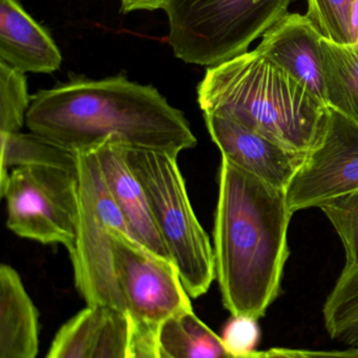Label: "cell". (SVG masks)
I'll use <instances>...</instances> for the list:
<instances>
[{
	"instance_id": "ba28073f",
	"label": "cell",
	"mask_w": 358,
	"mask_h": 358,
	"mask_svg": "<svg viewBox=\"0 0 358 358\" xmlns=\"http://www.w3.org/2000/svg\"><path fill=\"white\" fill-rule=\"evenodd\" d=\"M113 265L126 315L160 327L179 313L191 310L176 265L151 252L125 231L111 233Z\"/></svg>"
},
{
	"instance_id": "cb8c5ba5",
	"label": "cell",
	"mask_w": 358,
	"mask_h": 358,
	"mask_svg": "<svg viewBox=\"0 0 358 358\" xmlns=\"http://www.w3.org/2000/svg\"><path fill=\"white\" fill-rule=\"evenodd\" d=\"M260 336L258 320L231 315L223 329L221 338L229 355L239 357L256 351Z\"/></svg>"
},
{
	"instance_id": "8992f818",
	"label": "cell",
	"mask_w": 358,
	"mask_h": 358,
	"mask_svg": "<svg viewBox=\"0 0 358 358\" xmlns=\"http://www.w3.org/2000/svg\"><path fill=\"white\" fill-rule=\"evenodd\" d=\"M75 153L79 222L75 246L69 252L75 286L86 306L126 315L116 277L111 233L130 231L103 180L96 149Z\"/></svg>"
},
{
	"instance_id": "d6986e66",
	"label": "cell",
	"mask_w": 358,
	"mask_h": 358,
	"mask_svg": "<svg viewBox=\"0 0 358 358\" xmlns=\"http://www.w3.org/2000/svg\"><path fill=\"white\" fill-rule=\"evenodd\" d=\"M104 310L86 306L57 332L46 358H88Z\"/></svg>"
},
{
	"instance_id": "f546056e",
	"label": "cell",
	"mask_w": 358,
	"mask_h": 358,
	"mask_svg": "<svg viewBox=\"0 0 358 358\" xmlns=\"http://www.w3.org/2000/svg\"><path fill=\"white\" fill-rule=\"evenodd\" d=\"M161 350V349H160ZM161 358H170L168 357L167 355H165V353L163 352V351L161 350Z\"/></svg>"
},
{
	"instance_id": "52a82bcc",
	"label": "cell",
	"mask_w": 358,
	"mask_h": 358,
	"mask_svg": "<svg viewBox=\"0 0 358 358\" xmlns=\"http://www.w3.org/2000/svg\"><path fill=\"white\" fill-rule=\"evenodd\" d=\"M0 196L6 202V227L15 235L73 250L79 222L77 169L13 168Z\"/></svg>"
},
{
	"instance_id": "9c48e42d",
	"label": "cell",
	"mask_w": 358,
	"mask_h": 358,
	"mask_svg": "<svg viewBox=\"0 0 358 358\" xmlns=\"http://www.w3.org/2000/svg\"><path fill=\"white\" fill-rule=\"evenodd\" d=\"M357 189L358 126L331 110L323 144L307 155L286 189L288 206L292 213L321 208L329 200Z\"/></svg>"
},
{
	"instance_id": "3957f363",
	"label": "cell",
	"mask_w": 358,
	"mask_h": 358,
	"mask_svg": "<svg viewBox=\"0 0 358 358\" xmlns=\"http://www.w3.org/2000/svg\"><path fill=\"white\" fill-rule=\"evenodd\" d=\"M197 94L203 115L228 117L302 155L319 148L329 127V107L256 50L207 67Z\"/></svg>"
},
{
	"instance_id": "4fadbf2b",
	"label": "cell",
	"mask_w": 358,
	"mask_h": 358,
	"mask_svg": "<svg viewBox=\"0 0 358 358\" xmlns=\"http://www.w3.org/2000/svg\"><path fill=\"white\" fill-rule=\"evenodd\" d=\"M0 63L22 73H52L62 55L52 36L18 0H0Z\"/></svg>"
},
{
	"instance_id": "d4e9b609",
	"label": "cell",
	"mask_w": 358,
	"mask_h": 358,
	"mask_svg": "<svg viewBox=\"0 0 358 358\" xmlns=\"http://www.w3.org/2000/svg\"><path fill=\"white\" fill-rule=\"evenodd\" d=\"M130 319V340L125 358H161L159 327Z\"/></svg>"
},
{
	"instance_id": "5b68a950",
	"label": "cell",
	"mask_w": 358,
	"mask_h": 358,
	"mask_svg": "<svg viewBox=\"0 0 358 358\" xmlns=\"http://www.w3.org/2000/svg\"><path fill=\"white\" fill-rule=\"evenodd\" d=\"M291 0H168V43L177 58L212 67L248 52L288 14Z\"/></svg>"
},
{
	"instance_id": "8fae6325",
	"label": "cell",
	"mask_w": 358,
	"mask_h": 358,
	"mask_svg": "<svg viewBox=\"0 0 358 358\" xmlns=\"http://www.w3.org/2000/svg\"><path fill=\"white\" fill-rule=\"evenodd\" d=\"M323 37L307 15L288 13L263 35L256 50L326 104L321 48Z\"/></svg>"
},
{
	"instance_id": "ac0fdd59",
	"label": "cell",
	"mask_w": 358,
	"mask_h": 358,
	"mask_svg": "<svg viewBox=\"0 0 358 358\" xmlns=\"http://www.w3.org/2000/svg\"><path fill=\"white\" fill-rule=\"evenodd\" d=\"M330 338L358 348V265L343 269L323 306Z\"/></svg>"
},
{
	"instance_id": "7a4b0ae2",
	"label": "cell",
	"mask_w": 358,
	"mask_h": 358,
	"mask_svg": "<svg viewBox=\"0 0 358 358\" xmlns=\"http://www.w3.org/2000/svg\"><path fill=\"white\" fill-rule=\"evenodd\" d=\"M292 215L286 191L222 157L214 252L223 305L233 317L259 321L279 298Z\"/></svg>"
},
{
	"instance_id": "e0dca14e",
	"label": "cell",
	"mask_w": 358,
	"mask_h": 358,
	"mask_svg": "<svg viewBox=\"0 0 358 358\" xmlns=\"http://www.w3.org/2000/svg\"><path fill=\"white\" fill-rule=\"evenodd\" d=\"M0 189L8 180L11 168L54 166L77 169L76 153L38 134H0Z\"/></svg>"
},
{
	"instance_id": "2e32d148",
	"label": "cell",
	"mask_w": 358,
	"mask_h": 358,
	"mask_svg": "<svg viewBox=\"0 0 358 358\" xmlns=\"http://www.w3.org/2000/svg\"><path fill=\"white\" fill-rule=\"evenodd\" d=\"M160 349L170 358H233L214 334L191 310L166 320L158 331Z\"/></svg>"
},
{
	"instance_id": "f1b7e54d",
	"label": "cell",
	"mask_w": 358,
	"mask_h": 358,
	"mask_svg": "<svg viewBox=\"0 0 358 358\" xmlns=\"http://www.w3.org/2000/svg\"><path fill=\"white\" fill-rule=\"evenodd\" d=\"M233 358H269L267 355V351H254L249 355H243V357Z\"/></svg>"
},
{
	"instance_id": "7402d4cb",
	"label": "cell",
	"mask_w": 358,
	"mask_h": 358,
	"mask_svg": "<svg viewBox=\"0 0 358 358\" xmlns=\"http://www.w3.org/2000/svg\"><path fill=\"white\" fill-rule=\"evenodd\" d=\"M344 244V268L358 265V189L333 198L321 206Z\"/></svg>"
},
{
	"instance_id": "ffe728a7",
	"label": "cell",
	"mask_w": 358,
	"mask_h": 358,
	"mask_svg": "<svg viewBox=\"0 0 358 358\" xmlns=\"http://www.w3.org/2000/svg\"><path fill=\"white\" fill-rule=\"evenodd\" d=\"M31 101L25 73L0 63V134L21 131Z\"/></svg>"
},
{
	"instance_id": "44dd1931",
	"label": "cell",
	"mask_w": 358,
	"mask_h": 358,
	"mask_svg": "<svg viewBox=\"0 0 358 358\" xmlns=\"http://www.w3.org/2000/svg\"><path fill=\"white\" fill-rule=\"evenodd\" d=\"M357 0H307V16L324 37L338 44L354 45L352 18Z\"/></svg>"
},
{
	"instance_id": "6da1fadb",
	"label": "cell",
	"mask_w": 358,
	"mask_h": 358,
	"mask_svg": "<svg viewBox=\"0 0 358 358\" xmlns=\"http://www.w3.org/2000/svg\"><path fill=\"white\" fill-rule=\"evenodd\" d=\"M25 125L73 152L107 140L174 155L197 145L185 115L157 88L124 76L76 78L40 90L32 98Z\"/></svg>"
},
{
	"instance_id": "5bb4252c",
	"label": "cell",
	"mask_w": 358,
	"mask_h": 358,
	"mask_svg": "<svg viewBox=\"0 0 358 358\" xmlns=\"http://www.w3.org/2000/svg\"><path fill=\"white\" fill-rule=\"evenodd\" d=\"M38 315L19 273L0 266V358H36Z\"/></svg>"
},
{
	"instance_id": "4316f807",
	"label": "cell",
	"mask_w": 358,
	"mask_h": 358,
	"mask_svg": "<svg viewBox=\"0 0 358 358\" xmlns=\"http://www.w3.org/2000/svg\"><path fill=\"white\" fill-rule=\"evenodd\" d=\"M300 352L305 358H358L357 347L340 351L300 350Z\"/></svg>"
},
{
	"instance_id": "7c38bea8",
	"label": "cell",
	"mask_w": 358,
	"mask_h": 358,
	"mask_svg": "<svg viewBox=\"0 0 358 358\" xmlns=\"http://www.w3.org/2000/svg\"><path fill=\"white\" fill-rule=\"evenodd\" d=\"M95 149L103 180L130 236L151 252L170 260L153 221L146 194L126 162L124 146L107 140Z\"/></svg>"
},
{
	"instance_id": "9a60e30c",
	"label": "cell",
	"mask_w": 358,
	"mask_h": 358,
	"mask_svg": "<svg viewBox=\"0 0 358 358\" xmlns=\"http://www.w3.org/2000/svg\"><path fill=\"white\" fill-rule=\"evenodd\" d=\"M326 105L358 126V46L321 41Z\"/></svg>"
},
{
	"instance_id": "277c9868",
	"label": "cell",
	"mask_w": 358,
	"mask_h": 358,
	"mask_svg": "<svg viewBox=\"0 0 358 358\" xmlns=\"http://www.w3.org/2000/svg\"><path fill=\"white\" fill-rule=\"evenodd\" d=\"M125 148V157L146 194L153 221L191 298L203 296L216 279L209 237L189 201L178 155L165 151Z\"/></svg>"
},
{
	"instance_id": "83f0119b",
	"label": "cell",
	"mask_w": 358,
	"mask_h": 358,
	"mask_svg": "<svg viewBox=\"0 0 358 358\" xmlns=\"http://www.w3.org/2000/svg\"><path fill=\"white\" fill-rule=\"evenodd\" d=\"M269 358H305L300 350L287 348H273L267 351Z\"/></svg>"
},
{
	"instance_id": "603a6c76",
	"label": "cell",
	"mask_w": 358,
	"mask_h": 358,
	"mask_svg": "<svg viewBox=\"0 0 358 358\" xmlns=\"http://www.w3.org/2000/svg\"><path fill=\"white\" fill-rule=\"evenodd\" d=\"M130 315L104 310L88 358H125L130 340Z\"/></svg>"
},
{
	"instance_id": "30bf717a",
	"label": "cell",
	"mask_w": 358,
	"mask_h": 358,
	"mask_svg": "<svg viewBox=\"0 0 358 358\" xmlns=\"http://www.w3.org/2000/svg\"><path fill=\"white\" fill-rule=\"evenodd\" d=\"M212 142L223 159L271 187L286 191L307 155L284 148L275 141L219 115H203Z\"/></svg>"
},
{
	"instance_id": "484cf974",
	"label": "cell",
	"mask_w": 358,
	"mask_h": 358,
	"mask_svg": "<svg viewBox=\"0 0 358 358\" xmlns=\"http://www.w3.org/2000/svg\"><path fill=\"white\" fill-rule=\"evenodd\" d=\"M123 13L164 10L168 0H120Z\"/></svg>"
}]
</instances>
